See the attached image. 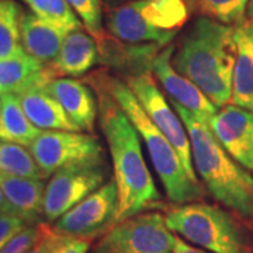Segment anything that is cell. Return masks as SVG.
Instances as JSON below:
<instances>
[{"label": "cell", "mask_w": 253, "mask_h": 253, "mask_svg": "<svg viewBox=\"0 0 253 253\" xmlns=\"http://www.w3.org/2000/svg\"><path fill=\"white\" fill-rule=\"evenodd\" d=\"M246 16H248V18H253V0H249L248 10H246Z\"/></svg>", "instance_id": "35"}, {"label": "cell", "mask_w": 253, "mask_h": 253, "mask_svg": "<svg viewBox=\"0 0 253 253\" xmlns=\"http://www.w3.org/2000/svg\"><path fill=\"white\" fill-rule=\"evenodd\" d=\"M100 61L99 44L83 27L69 31L54 62L48 63L54 78H79Z\"/></svg>", "instance_id": "15"}, {"label": "cell", "mask_w": 253, "mask_h": 253, "mask_svg": "<svg viewBox=\"0 0 253 253\" xmlns=\"http://www.w3.org/2000/svg\"><path fill=\"white\" fill-rule=\"evenodd\" d=\"M104 3V6L107 9H116L118 6H123L126 3H129V1H134V0H101Z\"/></svg>", "instance_id": "34"}, {"label": "cell", "mask_w": 253, "mask_h": 253, "mask_svg": "<svg viewBox=\"0 0 253 253\" xmlns=\"http://www.w3.org/2000/svg\"><path fill=\"white\" fill-rule=\"evenodd\" d=\"M23 218L13 215V214H0V251L6 246L11 238L21 232L26 226H28Z\"/></svg>", "instance_id": "29"}, {"label": "cell", "mask_w": 253, "mask_h": 253, "mask_svg": "<svg viewBox=\"0 0 253 253\" xmlns=\"http://www.w3.org/2000/svg\"><path fill=\"white\" fill-rule=\"evenodd\" d=\"M249 0H197L200 11L208 18L226 26L244 21Z\"/></svg>", "instance_id": "26"}, {"label": "cell", "mask_w": 253, "mask_h": 253, "mask_svg": "<svg viewBox=\"0 0 253 253\" xmlns=\"http://www.w3.org/2000/svg\"><path fill=\"white\" fill-rule=\"evenodd\" d=\"M23 49L42 63L54 62L69 31L38 17L33 11H23L21 23Z\"/></svg>", "instance_id": "16"}, {"label": "cell", "mask_w": 253, "mask_h": 253, "mask_svg": "<svg viewBox=\"0 0 253 253\" xmlns=\"http://www.w3.org/2000/svg\"><path fill=\"white\" fill-rule=\"evenodd\" d=\"M186 126L191 145L193 165L212 197L236 217L253 225V176L236 162L217 141L210 126L189 110L173 103Z\"/></svg>", "instance_id": "3"}, {"label": "cell", "mask_w": 253, "mask_h": 253, "mask_svg": "<svg viewBox=\"0 0 253 253\" xmlns=\"http://www.w3.org/2000/svg\"><path fill=\"white\" fill-rule=\"evenodd\" d=\"M87 83L96 89L101 131L109 145L114 180L118 186L120 207L116 224L161 206V194L155 186L141 149L139 134L118 106L110 91L94 76Z\"/></svg>", "instance_id": "1"}, {"label": "cell", "mask_w": 253, "mask_h": 253, "mask_svg": "<svg viewBox=\"0 0 253 253\" xmlns=\"http://www.w3.org/2000/svg\"><path fill=\"white\" fill-rule=\"evenodd\" d=\"M28 151L45 179L68 165L104 156V149L96 136L78 131H41Z\"/></svg>", "instance_id": "10"}, {"label": "cell", "mask_w": 253, "mask_h": 253, "mask_svg": "<svg viewBox=\"0 0 253 253\" xmlns=\"http://www.w3.org/2000/svg\"><path fill=\"white\" fill-rule=\"evenodd\" d=\"M107 28L114 38L128 44H158L170 45L177 33L162 31L149 26L139 16L134 1L110 9L107 13Z\"/></svg>", "instance_id": "14"}, {"label": "cell", "mask_w": 253, "mask_h": 253, "mask_svg": "<svg viewBox=\"0 0 253 253\" xmlns=\"http://www.w3.org/2000/svg\"><path fill=\"white\" fill-rule=\"evenodd\" d=\"M48 90L61 103L79 131H93L99 103L97 96L86 83L72 78H56L48 83Z\"/></svg>", "instance_id": "13"}, {"label": "cell", "mask_w": 253, "mask_h": 253, "mask_svg": "<svg viewBox=\"0 0 253 253\" xmlns=\"http://www.w3.org/2000/svg\"><path fill=\"white\" fill-rule=\"evenodd\" d=\"M20 103L33 126L44 131H78L68 114L48 90V84H37L18 94Z\"/></svg>", "instance_id": "19"}, {"label": "cell", "mask_w": 253, "mask_h": 253, "mask_svg": "<svg viewBox=\"0 0 253 253\" xmlns=\"http://www.w3.org/2000/svg\"><path fill=\"white\" fill-rule=\"evenodd\" d=\"M0 107H1V100H0Z\"/></svg>", "instance_id": "36"}, {"label": "cell", "mask_w": 253, "mask_h": 253, "mask_svg": "<svg viewBox=\"0 0 253 253\" xmlns=\"http://www.w3.org/2000/svg\"><path fill=\"white\" fill-rule=\"evenodd\" d=\"M126 84L142 106L145 113L149 116L155 126H158L168 141L172 144L180 158L183 168L193 181L199 183L196 169L193 165L191 145L186 126H183L180 117L174 113L163 93L159 90L152 71L132 73L126 76Z\"/></svg>", "instance_id": "8"}, {"label": "cell", "mask_w": 253, "mask_h": 253, "mask_svg": "<svg viewBox=\"0 0 253 253\" xmlns=\"http://www.w3.org/2000/svg\"><path fill=\"white\" fill-rule=\"evenodd\" d=\"M45 186L42 179L0 173V189L11 208V214L23 218L30 225L44 215Z\"/></svg>", "instance_id": "17"}, {"label": "cell", "mask_w": 253, "mask_h": 253, "mask_svg": "<svg viewBox=\"0 0 253 253\" xmlns=\"http://www.w3.org/2000/svg\"><path fill=\"white\" fill-rule=\"evenodd\" d=\"M62 234H59L54 226H51L49 231L46 232V235L27 253H55L59 244L62 242Z\"/></svg>", "instance_id": "30"}, {"label": "cell", "mask_w": 253, "mask_h": 253, "mask_svg": "<svg viewBox=\"0 0 253 253\" xmlns=\"http://www.w3.org/2000/svg\"><path fill=\"white\" fill-rule=\"evenodd\" d=\"M0 214H11V208H10L9 203L4 197L1 189H0Z\"/></svg>", "instance_id": "33"}, {"label": "cell", "mask_w": 253, "mask_h": 253, "mask_svg": "<svg viewBox=\"0 0 253 253\" xmlns=\"http://www.w3.org/2000/svg\"><path fill=\"white\" fill-rule=\"evenodd\" d=\"M0 139L28 148L42 129L31 124L17 94H0Z\"/></svg>", "instance_id": "22"}, {"label": "cell", "mask_w": 253, "mask_h": 253, "mask_svg": "<svg viewBox=\"0 0 253 253\" xmlns=\"http://www.w3.org/2000/svg\"><path fill=\"white\" fill-rule=\"evenodd\" d=\"M38 17L72 31L82 28V21L73 11L68 0H23Z\"/></svg>", "instance_id": "25"}, {"label": "cell", "mask_w": 253, "mask_h": 253, "mask_svg": "<svg viewBox=\"0 0 253 253\" xmlns=\"http://www.w3.org/2000/svg\"><path fill=\"white\" fill-rule=\"evenodd\" d=\"M177 236L159 211H148L118 222L89 253H172Z\"/></svg>", "instance_id": "7"}, {"label": "cell", "mask_w": 253, "mask_h": 253, "mask_svg": "<svg viewBox=\"0 0 253 253\" xmlns=\"http://www.w3.org/2000/svg\"><path fill=\"white\" fill-rule=\"evenodd\" d=\"M0 173L45 179L28 148L0 139Z\"/></svg>", "instance_id": "24"}, {"label": "cell", "mask_w": 253, "mask_h": 253, "mask_svg": "<svg viewBox=\"0 0 253 253\" xmlns=\"http://www.w3.org/2000/svg\"><path fill=\"white\" fill-rule=\"evenodd\" d=\"M93 76L110 91L132 126H135L146 145L151 162L162 181L168 199L176 206L194 203L196 200L201 199V184L190 179L176 149L145 113L128 84L104 72L93 73Z\"/></svg>", "instance_id": "4"}, {"label": "cell", "mask_w": 253, "mask_h": 253, "mask_svg": "<svg viewBox=\"0 0 253 253\" xmlns=\"http://www.w3.org/2000/svg\"><path fill=\"white\" fill-rule=\"evenodd\" d=\"M118 207V186L113 177L55 221L54 228L62 235L91 241L116 225Z\"/></svg>", "instance_id": "9"}, {"label": "cell", "mask_w": 253, "mask_h": 253, "mask_svg": "<svg viewBox=\"0 0 253 253\" xmlns=\"http://www.w3.org/2000/svg\"><path fill=\"white\" fill-rule=\"evenodd\" d=\"M21 16L23 10L14 0H0V59L23 51L20 31Z\"/></svg>", "instance_id": "23"}, {"label": "cell", "mask_w": 253, "mask_h": 253, "mask_svg": "<svg viewBox=\"0 0 253 253\" xmlns=\"http://www.w3.org/2000/svg\"><path fill=\"white\" fill-rule=\"evenodd\" d=\"M172 253H208L200 248H196L193 245L187 244L186 241H183L181 238H176V244H174V249Z\"/></svg>", "instance_id": "32"}, {"label": "cell", "mask_w": 253, "mask_h": 253, "mask_svg": "<svg viewBox=\"0 0 253 253\" xmlns=\"http://www.w3.org/2000/svg\"><path fill=\"white\" fill-rule=\"evenodd\" d=\"M49 228L51 225L45 222H37L26 226L21 232L10 239L0 253H27L46 235Z\"/></svg>", "instance_id": "28"}, {"label": "cell", "mask_w": 253, "mask_h": 253, "mask_svg": "<svg viewBox=\"0 0 253 253\" xmlns=\"http://www.w3.org/2000/svg\"><path fill=\"white\" fill-rule=\"evenodd\" d=\"M55 79L48 65L33 58L24 49L0 59V94H20L37 84H48Z\"/></svg>", "instance_id": "20"}, {"label": "cell", "mask_w": 253, "mask_h": 253, "mask_svg": "<svg viewBox=\"0 0 253 253\" xmlns=\"http://www.w3.org/2000/svg\"><path fill=\"white\" fill-rule=\"evenodd\" d=\"M234 26L199 17L180 40L173 66L193 82L210 101L222 109L232 97L236 61Z\"/></svg>", "instance_id": "2"}, {"label": "cell", "mask_w": 253, "mask_h": 253, "mask_svg": "<svg viewBox=\"0 0 253 253\" xmlns=\"http://www.w3.org/2000/svg\"><path fill=\"white\" fill-rule=\"evenodd\" d=\"M104 156L68 165L52 174L44 193V217L55 222L109 181Z\"/></svg>", "instance_id": "6"}, {"label": "cell", "mask_w": 253, "mask_h": 253, "mask_svg": "<svg viewBox=\"0 0 253 253\" xmlns=\"http://www.w3.org/2000/svg\"><path fill=\"white\" fill-rule=\"evenodd\" d=\"M76 16L81 18L83 27L97 42H100L106 33L103 30L101 0H68Z\"/></svg>", "instance_id": "27"}, {"label": "cell", "mask_w": 253, "mask_h": 253, "mask_svg": "<svg viewBox=\"0 0 253 253\" xmlns=\"http://www.w3.org/2000/svg\"><path fill=\"white\" fill-rule=\"evenodd\" d=\"M139 16L152 27L179 33L190 18L193 0H134Z\"/></svg>", "instance_id": "21"}, {"label": "cell", "mask_w": 253, "mask_h": 253, "mask_svg": "<svg viewBox=\"0 0 253 253\" xmlns=\"http://www.w3.org/2000/svg\"><path fill=\"white\" fill-rule=\"evenodd\" d=\"M90 252V241L72 238L63 235L62 242L59 244L55 253H89Z\"/></svg>", "instance_id": "31"}, {"label": "cell", "mask_w": 253, "mask_h": 253, "mask_svg": "<svg viewBox=\"0 0 253 253\" xmlns=\"http://www.w3.org/2000/svg\"><path fill=\"white\" fill-rule=\"evenodd\" d=\"M217 141L241 166L253 173V113L226 104L210 123Z\"/></svg>", "instance_id": "12"}, {"label": "cell", "mask_w": 253, "mask_h": 253, "mask_svg": "<svg viewBox=\"0 0 253 253\" xmlns=\"http://www.w3.org/2000/svg\"><path fill=\"white\" fill-rule=\"evenodd\" d=\"M168 228L208 253H253V238L241 218L219 206L189 203L166 210Z\"/></svg>", "instance_id": "5"}, {"label": "cell", "mask_w": 253, "mask_h": 253, "mask_svg": "<svg viewBox=\"0 0 253 253\" xmlns=\"http://www.w3.org/2000/svg\"><path fill=\"white\" fill-rule=\"evenodd\" d=\"M174 49V45H168L156 55L151 71L155 79L162 84L165 91L169 94L170 101L189 110L201 123L210 126L211 120L218 113V109L193 82L174 69L172 63Z\"/></svg>", "instance_id": "11"}, {"label": "cell", "mask_w": 253, "mask_h": 253, "mask_svg": "<svg viewBox=\"0 0 253 253\" xmlns=\"http://www.w3.org/2000/svg\"><path fill=\"white\" fill-rule=\"evenodd\" d=\"M236 61L231 103L253 113V18L234 26Z\"/></svg>", "instance_id": "18"}]
</instances>
